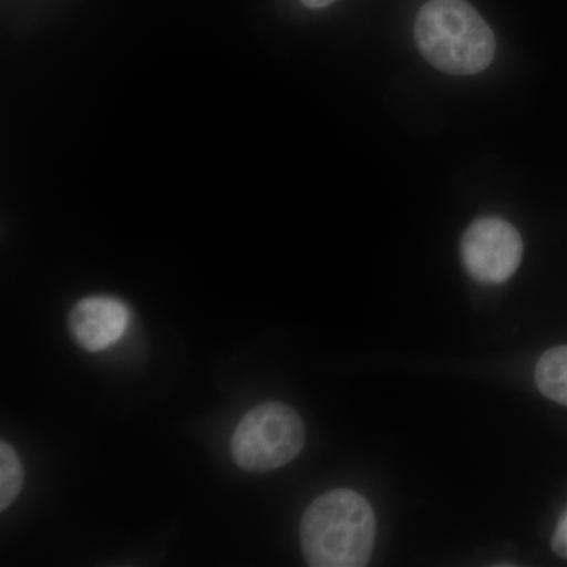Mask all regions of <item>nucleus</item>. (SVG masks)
<instances>
[{
    "label": "nucleus",
    "mask_w": 567,
    "mask_h": 567,
    "mask_svg": "<svg viewBox=\"0 0 567 567\" xmlns=\"http://www.w3.org/2000/svg\"><path fill=\"white\" fill-rule=\"evenodd\" d=\"M300 536L309 566L363 567L374 551V511L363 495L336 488L306 509Z\"/></svg>",
    "instance_id": "obj_1"
},
{
    "label": "nucleus",
    "mask_w": 567,
    "mask_h": 567,
    "mask_svg": "<svg viewBox=\"0 0 567 567\" xmlns=\"http://www.w3.org/2000/svg\"><path fill=\"white\" fill-rule=\"evenodd\" d=\"M413 32L425 61L443 73L470 76L494 61V32L466 0H429Z\"/></svg>",
    "instance_id": "obj_2"
},
{
    "label": "nucleus",
    "mask_w": 567,
    "mask_h": 567,
    "mask_svg": "<svg viewBox=\"0 0 567 567\" xmlns=\"http://www.w3.org/2000/svg\"><path fill=\"white\" fill-rule=\"evenodd\" d=\"M305 440L303 420L292 406L265 402L246 413L235 429L233 457L245 472H274L301 453Z\"/></svg>",
    "instance_id": "obj_3"
},
{
    "label": "nucleus",
    "mask_w": 567,
    "mask_h": 567,
    "mask_svg": "<svg viewBox=\"0 0 567 567\" xmlns=\"http://www.w3.org/2000/svg\"><path fill=\"white\" fill-rule=\"evenodd\" d=\"M462 262L475 281L506 282L520 267L524 241L513 224L502 218H480L470 224L461 245Z\"/></svg>",
    "instance_id": "obj_4"
},
{
    "label": "nucleus",
    "mask_w": 567,
    "mask_h": 567,
    "mask_svg": "<svg viewBox=\"0 0 567 567\" xmlns=\"http://www.w3.org/2000/svg\"><path fill=\"white\" fill-rule=\"evenodd\" d=\"M130 319V309L117 298H84L71 309L69 330L82 349L102 352L121 341Z\"/></svg>",
    "instance_id": "obj_5"
},
{
    "label": "nucleus",
    "mask_w": 567,
    "mask_h": 567,
    "mask_svg": "<svg viewBox=\"0 0 567 567\" xmlns=\"http://www.w3.org/2000/svg\"><path fill=\"white\" fill-rule=\"evenodd\" d=\"M535 377L540 393L550 401L567 405V346L547 350L537 361Z\"/></svg>",
    "instance_id": "obj_6"
},
{
    "label": "nucleus",
    "mask_w": 567,
    "mask_h": 567,
    "mask_svg": "<svg viewBox=\"0 0 567 567\" xmlns=\"http://www.w3.org/2000/svg\"><path fill=\"white\" fill-rule=\"evenodd\" d=\"M22 487V466L13 447L0 443V509L14 502Z\"/></svg>",
    "instance_id": "obj_7"
},
{
    "label": "nucleus",
    "mask_w": 567,
    "mask_h": 567,
    "mask_svg": "<svg viewBox=\"0 0 567 567\" xmlns=\"http://www.w3.org/2000/svg\"><path fill=\"white\" fill-rule=\"evenodd\" d=\"M551 548L558 557L567 559V509L558 520L555 528L554 537H551Z\"/></svg>",
    "instance_id": "obj_8"
},
{
    "label": "nucleus",
    "mask_w": 567,
    "mask_h": 567,
    "mask_svg": "<svg viewBox=\"0 0 567 567\" xmlns=\"http://www.w3.org/2000/svg\"><path fill=\"white\" fill-rule=\"evenodd\" d=\"M309 9H323V7L331 6L336 0H301Z\"/></svg>",
    "instance_id": "obj_9"
}]
</instances>
